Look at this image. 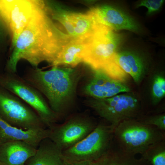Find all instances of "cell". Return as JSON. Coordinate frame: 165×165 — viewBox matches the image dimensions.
Listing matches in <instances>:
<instances>
[{
    "label": "cell",
    "mask_w": 165,
    "mask_h": 165,
    "mask_svg": "<svg viewBox=\"0 0 165 165\" xmlns=\"http://www.w3.org/2000/svg\"><path fill=\"white\" fill-rule=\"evenodd\" d=\"M69 17L74 28L75 39L85 38L90 35L94 21L88 12L82 14L70 12Z\"/></svg>",
    "instance_id": "d6986e66"
},
{
    "label": "cell",
    "mask_w": 165,
    "mask_h": 165,
    "mask_svg": "<svg viewBox=\"0 0 165 165\" xmlns=\"http://www.w3.org/2000/svg\"><path fill=\"white\" fill-rule=\"evenodd\" d=\"M9 34L8 28L0 15V49Z\"/></svg>",
    "instance_id": "cb8c5ba5"
},
{
    "label": "cell",
    "mask_w": 165,
    "mask_h": 165,
    "mask_svg": "<svg viewBox=\"0 0 165 165\" xmlns=\"http://www.w3.org/2000/svg\"><path fill=\"white\" fill-rule=\"evenodd\" d=\"M26 162L27 165H64L62 151L48 138L41 141L35 154Z\"/></svg>",
    "instance_id": "9a60e30c"
},
{
    "label": "cell",
    "mask_w": 165,
    "mask_h": 165,
    "mask_svg": "<svg viewBox=\"0 0 165 165\" xmlns=\"http://www.w3.org/2000/svg\"><path fill=\"white\" fill-rule=\"evenodd\" d=\"M37 149L22 141H14L0 145V162L5 165H25L34 156Z\"/></svg>",
    "instance_id": "5bb4252c"
},
{
    "label": "cell",
    "mask_w": 165,
    "mask_h": 165,
    "mask_svg": "<svg viewBox=\"0 0 165 165\" xmlns=\"http://www.w3.org/2000/svg\"><path fill=\"white\" fill-rule=\"evenodd\" d=\"M124 82L116 80L103 72L94 71V73L83 89L85 94L91 97L104 99L122 92L130 91Z\"/></svg>",
    "instance_id": "8fae6325"
},
{
    "label": "cell",
    "mask_w": 165,
    "mask_h": 165,
    "mask_svg": "<svg viewBox=\"0 0 165 165\" xmlns=\"http://www.w3.org/2000/svg\"></svg>",
    "instance_id": "4316f807"
},
{
    "label": "cell",
    "mask_w": 165,
    "mask_h": 165,
    "mask_svg": "<svg viewBox=\"0 0 165 165\" xmlns=\"http://www.w3.org/2000/svg\"><path fill=\"white\" fill-rule=\"evenodd\" d=\"M165 140V132L135 119L123 120L113 131L115 145L123 152L134 156L142 155L151 145Z\"/></svg>",
    "instance_id": "277c9868"
},
{
    "label": "cell",
    "mask_w": 165,
    "mask_h": 165,
    "mask_svg": "<svg viewBox=\"0 0 165 165\" xmlns=\"http://www.w3.org/2000/svg\"><path fill=\"white\" fill-rule=\"evenodd\" d=\"M142 156L153 165H165V140L151 145Z\"/></svg>",
    "instance_id": "ffe728a7"
},
{
    "label": "cell",
    "mask_w": 165,
    "mask_h": 165,
    "mask_svg": "<svg viewBox=\"0 0 165 165\" xmlns=\"http://www.w3.org/2000/svg\"><path fill=\"white\" fill-rule=\"evenodd\" d=\"M152 97L154 104H157L165 96V79L161 75L154 78L152 85Z\"/></svg>",
    "instance_id": "44dd1931"
},
{
    "label": "cell",
    "mask_w": 165,
    "mask_h": 165,
    "mask_svg": "<svg viewBox=\"0 0 165 165\" xmlns=\"http://www.w3.org/2000/svg\"><path fill=\"white\" fill-rule=\"evenodd\" d=\"M98 123L87 115L79 114L62 123H55L49 128V138L62 151L75 145L91 133Z\"/></svg>",
    "instance_id": "9c48e42d"
},
{
    "label": "cell",
    "mask_w": 165,
    "mask_h": 165,
    "mask_svg": "<svg viewBox=\"0 0 165 165\" xmlns=\"http://www.w3.org/2000/svg\"><path fill=\"white\" fill-rule=\"evenodd\" d=\"M0 165H5L0 162Z\"/></svg>",
    "instance_id": "484cf974"
},
{
    "label": "cell",
    "mask_w": 165,
    "mask_h": 165,
    "mask_svg": "<svg viewBox=\"0 0 165 165\" xmlns=\"http://www.w3.org/2000/svg\"><path fill=\"white\" fill-rule=\"evenodd\" d=\"M163 0H142L138 3L137 7L145 6L148 9L147 13H152L158 10L162 5Z\"/></svg>",
    "instance_id": "603a6c76"
},
{
    "label": "cell",
    "mask_w": 165,
    "mask_h": 165,
    "mask_svg": "<svg viewBox=\"0 0 165 165\" xmlns=\"http://www.w3.org/2000/svg\"><path fill=\"white\" fill-rule=\"evenodd\" d=\"M64 38L45 10L41 0L12 47L6 71L16 73L18 62L22 60L34 68L38 67L43 61L52 66L65 44Z\"/></svg>",
    "instance_id": "6da1fadb"
},
{
    "label": "cell",
    "mask_w": 165,
    "mask_h": 165,
    "mask_svg": "<svg viewBox=\"0 0 165 165\" xmlns=\"http://www.w3.org/2000/svg\"><path fill=\"white\" fill-rule=\"evenodd\" d=\"M89 12L97 22L113 30L137 31L139 27L134 20L120 10L108 5L99 6Z\"/></svg>",
    "instance_id": "7c38bea8"
},
{
    "label": "cell",
    "mask_w": 165,
    "mask_h": 165,
    "mask_svg": "<svg viewBox=\"0 0 165 165\" xmlns=\"http://www.w3.org/2000/svg\"><path fill=\"white\" fill-rule=\"evenodd\" d=\"M0 117L10 125L24 130L46 128L32 108L1 86Z\"/></svg>",
    "instance_id": "ba28073f"
},
{
    "label": "cell",
    "mask_w": 165,
    "mask_h": 165,
    "mask_svg": "<svg viewBox=\"0 0 165 165\" xmlns=\"http://www.w3.org/2000/svg\"><path fill=\"white\" fill-rule=\"evenodd\" d=\"M48 128L24 130L13 126L0 117V145L12 141H22L37 149L43 139L49 138Z\"/></svg>",
    "instance_id": "4fadbf2b"
},
{
    "label": "cell",
    "mask_w": 165,
    "mask_h": 165,
    "mask_svg": "<svg viewBox=\"0 0 165 165\" xmlns=\"http://www.w3.org/2000/svg\"><path fill=\"white\" fill-rule=\"evenodd\" d=\"M122 38L121 34L95 21L93 31L87 38L83 62L94 71L108 73L118 65L116 55Z\"/></svg>",
    "instance_id": "3957f363"
},
{
    "label": "cell",
    "mask_w": 165,
    "mask_h": 165,
    "mask_svg": "<svg viewBox=\"0 0 165 165\" xmlns=\"http://www.w3.org/2000/svg\"><path fill=\"white\" fill-rule=\"evenodd\" d=\"M145 124L155 126L165 132V114H156L150 116L142 115L137 119Z\"/></svg>",
    "instance_id": "7402d4cb"
},
{
    "label": "cell",
    "mask_w": 165,
    "mask_h": 165,
    "mask_svg": "<svg viewBox=\"0 0 165 165\" xmlns=\"http://www.w3.org/2000/svg\"><path fill=\"white\" fill-rule=\"evenodd\" d=\"M117 63L122 69L130 75L134 81L140 82L144 75L145 68L142 61L138 55L128 51L118 52Z\"/></svg>",
    "instance_id": "e0dca14e"
},
{
    "label": "cell",
    "mask_w": 165,
    "mask_h": 165,
    "mask_svg": "<svg viewBox=\"0 0 165 165\" xmlns=\"http://www.w3.org/2000/svg\"><path fill=\"white\" fill-rule=\"evenodd\" d=\"M64 160V165H97V161H71Z\"/></svg>",
    "instance_id": "d4e9b609"
},
{
    "label": "cell",
    "mask_w": 165,
    "mask_h": 165,
    "mask_svg": "<svg viewBox=\"0 0 165 165\" xmlns=\"http://www.w3.org/2000/svg\"><path fill=\"white\" fill-rule=\"evenodd\" d=\"M143 160L123 152L113 144L97 163V165H143Z\"/></svg>",
    "instance_id": "ac0fdd59"
},
{
    "label": "cell",
    "mask_w": 165,
    "mask_h": 165,
    "mask_svg": "<svg viewBox=\"0 0 165 165\" xmlns=\"http://www.w3.org/2000/svg\"><path fill=\"white\" fill-rule=\"evenodd\" d=\"M114 130L108 123H98L86 137L62 151L64 159L71 161H97L112 145Z\"/></svg>",
    "instance_id": "52a82bcc"
},
{
    "label": "cell",
    "mask_w": 165,
    "mask_h": 165,
    "mask_svg": "<svg viewBox=\"0 0 165 165\" xmlns=\"http://www.w3.org/2000/svg\"><path fill=\"white\" fill-rule=\"evenodd\" d=\"M130 92L104 99L91 97L86 104L114 129L124 120L142 115L139 101Z\"/></svg>",
    "instance_id": "8992f818"
},
{
    "label": "cell",
    "mask_w": 165,
    "mask_h": 165,
    "mask_svg": "<svg viewBox=\"0 0 165 165\" xmlns=\"http://www.w3.org/2000/svg\"><path fill=\"white\" fill-rule=\"evenodd\" d=\"M87 38L72 39L62 47L52 66L75 67L83 62L86 47Z\"/></svg>",
    "instance_id": "2e32d148"
},
{
    "label": "cell",
    "mask_w": 165,
    "mask_h": 165,
    "mask_svg": "<svg viewBox=\"0 0 165 165\" xmlns=\"http://www.w3.org/2000/svg\"><path fill=\"white\" fill-rule=\"evenodd\" d=\"M0 86L16 95L32 108L46 128L57 123L61 117L51 108L45 98L16 73H0Z\"/></svg>",
    "instance_id": "5b68a950"
},
{
    "label": "cell",
    "mask_w": 165,
    "mask_h": 165,
    "mask_svg": "<svg viewBox=\"0 0 165 165\" xmlns=\"http://www.w3.org/2000/svg\"><path fill=\"white\" fill-rule=\"evenodd\" d=\"M79 76L75 68L55 66L46 71L32 67L22 77L46 98L54 112L61 116L70 107Z\"/></svg>",
    "instance_id": "7a4b0ae2"
},
{
    "label": "cell",
    "mask_w": 165,
    "mask_h": 165,
    "mask_svg": "<svg viewBox=\"0 0 165 165\" xmlns=\"http://www.w3.org/2000/svg\"><path fill=\"white\" fill-rule=\"evenodd\" d=\"M41 0H0V15L12 38V46L28 24Z\"/></svg>",
    "instance_id": "30bf717a"
}]
</instances>
